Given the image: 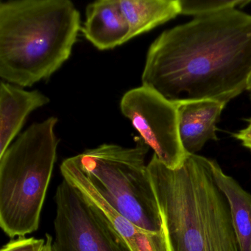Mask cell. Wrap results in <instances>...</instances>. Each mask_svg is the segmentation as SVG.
I'll return each instance as SVG.
<instances>
[{
  "label": "cell",
  "mask_w": 251,
  "mask_h": 251,
  "mask_svg": "<svg viewBox=\"0 0 251 251\" xmlns=\"http://www.w3.org/2000/svg\"><path fill=\"white\" fill-rule=\"evenodd\" d=\"M251 77V14L238 8L193 17L150 46L142 86L173 101L230 102Z\"/></svg>",
  "instance_id": "1"
},
{
  "label": "cell",
  "mask_w": 251,
  "mask_h": 251,
  "mask_svg": "<svg viewBox=\"0 0 251 251\" xmlns=\"http://www.w3.org/2000/svg\"><path fill=\"white\" fill-rule=\"evenodd\" d=\"M211 160L189 154L181 167L171 170L153 154L148 163L169 251H239Z\"/></svg>",
  "instance_id": "2"
},
{
  "label": "cell",
  "mask_w": 251,
  "mask_h": 251,
  "mask_svg": "<svg viewBox=\"0 0 251 251\" xmlns=\"http://www.w3.org/2000/svg\"><path fill=\"white\" fill-rule=\"evenodd\" d=\"M80 14L70 0L0 4V77L29 87L47 80L71 56Z\"/></svg>",
  "instance_id": "3"
},
{
  "label": "cell",
  "mask_w": 251,
  "mask_h": 251,
  "mask_svg": "<svg viewBox=\"0 0 251 251\" xmlns=\"http://www.w3.org/2000/svg\"><path fill=\"white\" fill-rule=\"evenodd\" d=\"M58 121L33 123L0 155V227L11 239L39 229L56 161Z\"/></svg>",
  "instance_id": "4"
},
{
  "label": "cell",
  "mask_w": 251,
  "mask_h": 251,
  "mask_svg": "<svg viewBox=\"0 0 251 251\" xmlns=\"http://www.w3.org/2000/svg\"><path fill=\"white\" fill-rule=\"evenodd\" d=\"M136 146L103 144L76 155L82 170L102 198L138 227L162 231V221L145 158L150 147L136 139Z\"/></svg>",
  "instance_id": "5"
},
{
  "label": "cell",
  "mask_w": 251,
  "mask_h": 251,
  "mask_svg": "<svg viewBox=\"0 0 251 251\" xmlns=\"http://www.w3.org/2000/svg\"><path fill=\"white\" fill-rule=\"evenodd\" d=\"M54 199L53 251H132L103 214L64 179Z\"/></svg>",
  "instance_id": "6"
},
{
  "label": "cell",
  "mask_w": 251,
  "mask_h": 251,
  "mask_svg": "<svg viewBox=\"0 0 251 251\" xmlns=\"http://www.w3.org/2000/svg\"><path fill=\"white\" fill-rule=\"evenodd\" d=\"M120 109L164 165L171 170L183 165L189 154L180 140L176 101L142 86L123 95Z\"/></svg>",
  "instance_id": "7"
},
{
  "label": "cell",
  "mask_w": 251,
  "mask_h": 251,
  "mask_svg": "<svg viewBox=\"0 0 251 251\" xmlns=\"http://www.w3.org/2000/svg\"><path fill=\"white\" fill-rule=\"evenodd\" d=\"M60 170L63 179L75 187L103 214L132 251H169L163 230L161 233H151L142 230L102 198L82 170L76 155L63 161Z\"/></svg>",
  "instance_id": "8"
},
{
  "label": "cell",
  "mask_w": 251,
  "mask_h": 251,
  "mask_svg": "<svg viewBox=\"0 0 251 251\" xmlns=\"http://www.w3.org/2000/svg\"><path fill=\"white\" fill-rule=\"evenodd\" d=\"M176 102L179 134L188 154H197L209 140H219L217 125L226 102L214 100H181Z\"/></svg>",
  "instance_id": "9"
},
{
  "label": "cell",
  "mask_w": 251,
  "mask_h": 251,
  "mask_svg": "<svg viewBox=\"0 0 251 251\" xmlns=\"http://www.w3.org/2000/svg\"><path fill=\"white\" fill-rule=\"evenodd\" d=\"M100 50H108L129 41L130 28L119 0H99L89 4L81 30Z\"/></svg>",
  "instance_id": "10"
},
{
  "label": "cell",
  "mask_w": 251,
  "mask_h": 251,
  "mask_svg": "<svg viewBox=\"0 0 251 251\" xmlns=\"http://www.w3.org/2000/svg\"><path fill=\"white\" fill-rule=\"evenodd\" d=\"M49 102L50 98L39 91H26L17 85L1 82L0 155L9 148L27 116Z\"/></svg>",
  "instance_id": "11"
},
{
  "label": "cell",
  "mask_w": 251,
  "mask_h": 251,
  "mask_svg": "<svg viewBox=\"0 0 251 251\" xmlns=\"http://www.w3.org/2000/svg\"><path fill=\"white\" fill-rule=\"evenodd\" d=\"M211 168L217 186L228 202L239 251H251V194L226 174L215 160H211Z\"/></svg>",
  "instance_id": "12"
},
{
  "label": "cell",
  "mask_w": 251,
  "mask_h": 251,
  "mask_svg": "<svg viewBox=\"0 0 251 251\" xmlns=\"http://www.w3.org/2000/svg\"><path fill=\"white\" fill-rule=\"evenodd\" d=\"M130 28L129 41L181 15L180 0H119Z\"/></svg>",
  "instance_id": "13"
},
{
  "label": "cell",
  "mask_w": 251,
  "mask_h": 251,
  "mask_svg": "<svg viewBox=\"0 0 251 251\" xmlns=\"http://www.w3.org/2000/svg\"><path fill=\"white\" fill-rule=\"evenodd\" d=\"M181 15L199 17L225 10L242 8L249 0H180Z\"/></svg>",
  "instance_id": "14"
},
{
  "label": "cell",
  "mask_w": 251,
  "mask_h": 251,
  "mask_svg": "<svg viewBox=\"0 0 251 251\" xmlns=\"http://www.w3.org/2000/svg\"><path fill=\"white\" fill-rule=\"evenodd\" d=\"M46 239L34 237H17L11 239L2 247L0 251H42Z\"/></svg>",
  "instance_id": "15"
},
{
  "label": "cell",
  "mask_w": 251,
  "mask_h": 251,
  "mask_svg": "<svg viewBox=\"0 0 251 251\" xmlns=\"http://www.w3.org/2000/svg\"><path fill=\"white\" fill-rule=\"evenodd\" d=\"M245 121L248 123L247 127L233 133L232 136L237 140L240 141L241 143L245 148L251 151V117L246 119Z\"/></svg>",
  "instance_id": "16"
},
{
  "label": "cell",
  "mask_w": 251,
  "mask_h": 251,
  "mask_svg": "<svg viewBox=\"0 0 251 251\" xmlns=\"http://www.w3.org/2000/svg\"><path fill=\"white\" fill-rule=\"evenodd\" d=\"M45 237H46V239H46V242H45V247H44L42 251H53V248H52L53 237L49 233H46Z\"/></svg>",
  "instance_id": "17"
},
{
  "label": "cell",
  "mask_w": 251,
  "mask_h": 251,
  "mask_svg": "<svg viewBox=\"0 0 251 251\" xmlns=\"http://www.w3.org/2000/svg\"><path fill=\"white\" fill-rule=\"evenodd\" d=\"M248 92H249L250 100H251V88L248 89Z\"/></svg>",
  "instance_id": "18"
},
{
  "label": "cell",
  "mask_w": 251,
  "mask_h": 251,
  "mask_svg": "<svg viewBox=\"0 0 251 251\" xmlns=\"http://www.w3.org/2000/svg\"><path fill=\"white\" fill-rule=\"evenodd\" d=\"M250 88H251V80H250L249 86H248V89H250Z\"/></svg>",
  "instance_id": "19"
}]
</instances>
